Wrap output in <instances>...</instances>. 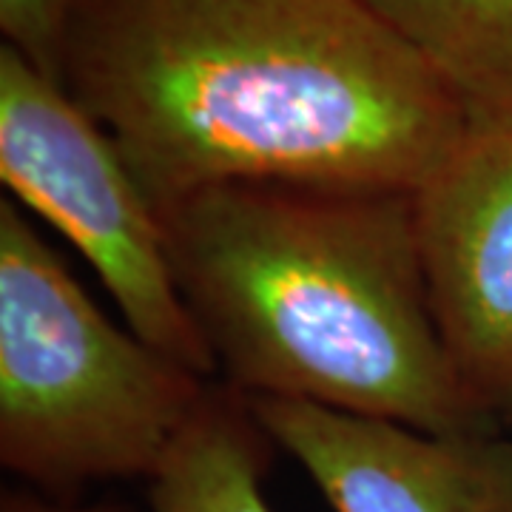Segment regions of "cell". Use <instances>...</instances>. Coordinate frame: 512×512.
I'll use <instances>...</instances> for the list:
<instances>
[{"mask_svg": "<svg viewBox=\"0 0 512 512\" xmlns=\"http://www.w3.org/2000/svg\"><path fill=\"white\" fill-rule=\"evenodd\" d=\"M63 89L157 217L228 183L413 194L470 126L365 0H80Z\"/></svg>", "mask_w": 512, "mask_h": 512, "instance_id": "obj_1", "label": "cell"}, {"mask_svg": "<svg viewBox=\"0 0 512 512\" xmlns=\"http://www.w3.org/2000/svg\"><path fill=\"white\" fill-rule=\"evenodd\" d=\"M160 222L185 308L248 399L439 436L501 430L441 342L410 191L228 183Z\"/></svg>", "mask_w": 512, "mask_h": 512, "instance_id": "obj_2", "label": "cell"}, {"mask_svg": "<svg viewBox=\"0 0 512 512\" xmlns=\"http://www.w3.org/2000/svg\"><path fill=\"white\" fill-rule=\"evenodd\" d=\"M208 379L117 328L0 202V464L55 501L151 478Z\"/></svg>", "mask_w": 512, "mask_h": 512, "instance_id": "obj_3", "label": "cell"}, {"mask_svg": "<svg viewBox=\"0 0 512 512\" xmlns=\"http://www.w3.org/2000/svg\"><path fill=\"white\" fill-rule=\"evenodd\" d=\"M0 180L92 262L128 330L202 379L217 373L177 291L163 222L123 154L72 94L6 43L0 49Z\"/></svg>", "mask_w": 512, "mask_h": 512, "instance_id": "obj_4", "label": "cell"}, {"mask_svg": "<svg viewBox=\"0 0 512 512\" xmlns=\"http://www.w3.org/2000/svg\"><path fill=\"white\" fill-rule=\"evenodd\" d=\"M427 296L458 382L512 427V123H470L413 191Z\"/></svg>", "mask_w": 512, "mask_h": 512, "instance_id": "obj_5", "label": "cell"}, {"mask_svg": "<svg viewBox=\"0 0 512 512\" xmlns=\"http://www.w3.org/2000/svg\"><path fill=\"white\" fill-rule=\"evenodd\" d=\"M251 410L336 512H512L501 430L439 436L285 399H251Z\"/></svg>", "mask_w": 512, "mask_h": 512, "instance_id": "obj_6", "label": "cell"}, {"mask_svg": "<svg viewBox=\"0 0 512 512\" xmlns=\"http://www.w3.org/2000/svg\"><path fill=\"white\" fill-rule=\"evenodd\" d=\"M271 444L245 393L208 384L148 478V512H274L262 493Z\"/></svg>", "mask_w": 512, "mask_h": 512, "instance_id": "obj_7", "label": "cell"}, {"mask_svg": "<svg viewBox=\"0 0 512 512\" xmlns=\"http://www.w3.org/2000/svg\"><path fill=\"white\" fill-rule=\"evenodd\" d=\"M458 100L470 123H512V0H365Z\"/></svg>", "mask_w": 512, "mask_h": 512, "instance_id": "obj_8", "label": "cell"}, {"mask_svg": "<svg viewBox=\"0 0 512 512\" xmlns=\"http://www.w3.org/2000/svg\"><path fill=\"white\" fill-rule=\"evenodd\" d=\"M80 0H0V32L35 72L63 86V55Z\"/></svg>", "mask_w": 512, "mask_h": 512, "instance_id": "obj_9", "label": "cell"}, {"mask_svg": "<svg viewBox=\"0 0 512 512\" xmlns=\"http://www.w3.org/2000/svg\"><path fill=\"white\" fill-rule=\"evenodd\" d=\"M0 512H123L117 504H94V507H80L72 501H55L46 495L35 493H3L0 498Z\"/></svg>", "mask_w": 512, "mask_h": 512, "instance_id": "obj_10", "label": "cell"}]
</instances>
